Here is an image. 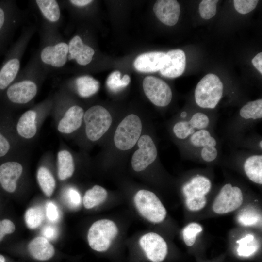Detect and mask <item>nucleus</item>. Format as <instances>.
Instances as JSON below:
<instances>
[{"instance_id": "obj_1", "label": "nucleus", "mask_w": 262, "mask_h": 262, "mask_svg": "<svg viewBox=\"0 0 262 262\" xmlns=\"http://www.w3.org/2000/svg\"><path fill=\"white\" fill-rule=\"evenodd\" d=\"M48 74L35 52L2 94L0 109L13 113L15 110L33 106Z\"/></svg>"}, {"instance_id": "obj_2", "label": "nucleus", "mask_w": 262, "mask_h": 262, "mask_svg": "<svg viewBox=\"0 0 262 262\" xmlns=\"http://www.w3.org/2000/svg\"><path fill=\"white\" fill-rule=\"evenodd\" d=\"M40 43L36 52L38 60L48 74L60 72L68 61V44L59 29L41 23Z\"/></svg>"}, {"instance_id": "obj_3", "label": "nucleus", "mask_w": 262, "mask_h": 262, "mask_svg": "<svg viewBox=\"0 0 262 262\" xmlns=\"http://www.w3.org/2000/svg\"><path fill=\"white\" fill-rule=\"evenodd\" d=\"M53 105V95L39 103L32 106L16 120L11 112L4 111L8 124L18 142L23 146L36 138L42 124L51 114Z\"/></svg>"}, {"instance_id": "obj_4", "label": "nucleus", "mask_w": 262, "mask_h": 262, "mask_svg": "<svg viewBox=\"0 0 262 262\" xmlns=\"http://www.w3.org/2000/svg\"><path fill=\"white\" fill-rule=\"evenodd\" d=\"M53 95V115L56 129L63 136L73 134L82 127L85 111L75 103L69 92L62 86Z\"/></svg>"}, {"instance_id": "obj_5", "label": "nucleus", "mask_w": 262, "mask_h": 262, "mask_svg": "<svg viewBox=\"0 0 262 262\" xmlns=\"http://www.w3.org/2000/svg\"><path fill=\"white\" fill-rule=\"evenodd\" d=\"M37 29L35 23L24 26L18 39L5 53L0 66V98L19 73L23 55Z\"/></svg>"}, {"instance_id": "obj_6", "label": "nucleus", "mask_w": 262, "mask_h": 262, "mask_svg": "<svg viewBox=\"0 0 262 262\" xmlns=\"http://www.w3.org/2000/svg\"><path fill=\"white\" fill-rule=\"evenodd\" d=\"M28 15V11L21 9L16 0H0V56L5 54L15 32Z\"/></svg>"}, {"instance_id": "obj_7", "label": "nucleus", "mask_w": 262, "mask_h": 262, "mask_svg": "<svg viewBox=\"0 0 262 262\" xmlns=\"http://www.w3.org/2000/svg\"><path fill=\"white\" fill-rule=\"evenodd\" d=\"M110 112L104 107L93 105L85 111L82 125L86 139L90 142L100 140L108 131L112 123Z\"/></svg>"}, {"instance_id": "obj_8", "label": "nucleus", "mask_w": 262, "mask_h": 262, "mask_svg": "<svg viewBox=\"0 0 262 262\" xmlns=\"http://www.w3.org/2000/svg\"><path fill=\"white\" fill-rule=\"evenodd\" d=\"M142 122L136 115L126 116L118 124L114 135L115 147L121 151L131 149L141 136Z\"/></svg>"}, {"instance_id": "obj_9", "label": "nucleus", "mask_w": 262, "mask_h": 262, "mask_svg": "<svg viewBox=\"0 0 262 262\" xmlns=\"http://www.w3.org/2000/svg\"><path fill=\"white\" fill-rule=\"evenodd\" d=\"M223 85L216 75H205L197 83L195 91V98L198 106L203 108H214L221 99Z\"/></svg>"}, {"instance_id": "obj_10", "label": "nucleus", "mask_w": 262, "mask_h": 262, "mask_svg": "<svg viewBox=\"0 0 262 262\" xmlns=\"http://www.w3.org/2000/svg\"><path fill=\"white\" fill-rule=\"evenodd\" d=\"M118 233L116 224L109 219L95 222L90 227L87 235L88 242L94 250L104 252L110 248L113 240Z\"/></svg>"}, {"instance_id": "obj_11", "label": "nucleus", "mask_w": 262, "mask_h": 262, "mask_svg": "<svg viewBox=\"0 0 262 262\" xmlns=\"http://www.w3.org/2000/svg\"><path fill=\"white\" fill-rule=\"evenodd\" d=\"M135 206L140 213L153 223L162 222L166 216V211L157 196L152 192L141 189L134 197Z\"/></svg>"}, {"instance_id": "obj_12", "label": "nucleus", "mask_w": 262, "mask_h": 262, "mask_svg": "<svg viewBox=\"0 0 262 262\" xmlns=\"http://www.w3.org/2000/svg\"><path fill=\"white\" fill-rule=\"evenodd\" d=\"M211 186L210 180L202 176L194 177L183 186L182 192L186 207L189 210L197 211L205 206L206 195L210 191Z\"/></svg>"}, {"instance_id": "obj_13", "label": "nucleus", "mask_w": 262, "mask_h": 262, "mask_svg": "<svg viewBox=\"0 0 262 262\" xmlns=\"http://www.w3.org/2000/svg\"><path fill=\"white\" fill-rule=\"evenodd\" d=\"M23 157V154L0 161V185L7 192L12 193L17 189L24 170L21 161Z\"/></svg>"}, {"instance_id": "obj_14", "label": "nucleus", "mask_w": 262, "mask_h": 262, "mask_svg": "<svg viewBox=\"0 0 262 262\" xmlns=\"http://www.w3.org/2000/svg\"><path fill=\"white\" fill-rule=\"evenodd\" d=\"M243 202V195L240 188L227 183L222 187L215 198L213 210L217 214H226L238 209Z\"/></svg>"}, {"instance_id": "obj_15", "label": "nucleus", "mask_w": 262, "mask_h": 262, "mask_svg": "<svg viewBox=\"0 0 262 262\" xmlns=\"http://www.w3.org/2000/svg\"><path fill=\"white\" fill-rule=\"evenodd\" d=\"M143 88L148 99L157 106H166L171 101V89L161 79L152 76L146 77L143 81Z\"/></svg>"}, {"instance_id": "obj_16", "label": "nucleus", "mask_w": 262, "mask_h": 262, "mask_svg": "<svg viewBox=\"0 0 262 262\" xmlns=\"http://www.w3.org/2000/svg\"><path fill=\"white\" fill-rule=\"evenodd\" d=\"M137 144L138 148L132 156L131 164L135 171L140 172L155 161L158 152L153 139L147 134L141 135Z\"/></svg>"}, {"instance_id": "obj_17", "label": "nucleus", "mask_w": 262, "mask_h": 262, "mask_svg": "<svg viewBox=\"0 0 262 262\" xmlns=\"http://www.w3.org/2000/svg\"><path fill=\"white\" fill-rule=\"evenodd\" d=\"M139 246L146 259L151 262H162L168 253L167 243L159 234L149 232L140 239Z\"/></svg>"}, {"instance_id": "obj_18", "label": "nucleus", "mask_w": 262, "mask_h": 262, "mask_svg": "<svg viewBox=\"0 0 262 262\" xmlns=\"http://www.w3.org/2000/svg\"><path fill=\"white\" fill-rule=\"evenodd\" d=\"M23 152V146L14 135L5 114L0 111V161Z\"/></svg>"}, {"instance_id": "obj_19", "label": "nucleus", "mask_w": 262, "mask_h": 262, "mask_svg": "<svg viewBox=\"0 0 262 262\" xmlns=\"http://www.w3.org/2000/svg\"><path fill=\"white\" fill-rule=\"evenodd\" d=\"M29 2L39 14L41 23L59 29L63 17L59 0H34Z\"/></svg>"}, {"instance_id": "obj_20", "label": "nucleus", "mask_w": 262, "mask_h": 262, "mask_svg": "<svg viewBox=\"0 0 262 262\" xmlns=\"http://www.w3.org/2000/svg\"><path fill=\"white\" fill-rule=\"evenodd\" d=\"M68 61H75L77 65L85 67L92 62L95 51L88 43L85 42L79 34L73 36L68 42Z\"/></svg>"}, {"instance_id": "obj_21", "label": "nucleus", "mask_w": 262, "mask_h": 262, "mask_svg": "<svg viewBox=\"0 0 262 262\" xmlns=\"http://www.w3.org/2000/svg\"><path fill=\"white\" fill-rule=\"evenodd\" d=\"M166 59L163 67L160 70L164 77L174 78L181 76L186 66L184 52L180 49L171 50L166 53Z\"/></svg>"}, {"instance_id": "obj_22", "label": "nucleus", "mask_w": 262, "mask_h": 262, "mask_svg": "<svg viewBox=\"0 0 262 262\" xmlns=\"http://www.w3.org/2000/svg\"><path fill=\"white\" fill-rule=\"evenodd\" d=\"M166 59V53L152 51L142 53L134 61V66L138 71L144 73L155 72L164 66Z\"/></svg>"}, {"instance_id": "obj_23", "label": "nucleus", "mask_w": 262, "mask_h": 262, "mask_svg": "<svg viewBox=\"0 0 262 262\" xmlns=\"http://www.w3.org/2000/svg\"><path fill=\"white\" fill-rule=\"evenodd\" d=\"M153 11L163 23L173 26L179 20L180 6L176 0H159L154 5Z\"/></svg>"}, {"instance_id": "obj_24", "label": "nucleus", "mask_w": 262, "mask_h": 262, "mask_svg": "<svg viewBox=\"0 0 262 262\" xmlns=\"http://www.w3.org/2000/svg\"><path fill=\"white\" fill-rule=\"evenodd\" d=\"M60 86L66 88L72 87L79 96L87 98L98 91L100 84L98 81L92 76L82 75L76 77L72 82H66Z\"/></svg>"}, {"instance_id": "obj_25", "label": "nucleus", "mask_w": 262, "mask_h": 262, "mask_svg": "<svg viewBox=\"0 0 262 262\" xmlns=\"http://www.w3.org/2000/svg\"><path fill=\"white\" fill-rule=\"evenodd\" d=\"M57 176L60 180H65L72 176L75 171L74 157L67 148L61 147L56 157Z\"/></svg>"}, {"instance_id": "obj_26", "label": "nucleus", "mask_w": 262, "mask_h": 262, "mask_svg": "<svg viewBox=\"0 0 262 262\" xmlns=\"http://www.w3.org/2000/svg\"><path fill=\"white\" fill-rule=\"evenodd\" d=\"M28 250L34 259L41 261L50 259L55 253L53 246L43 237H37L33 239L28 245Z\"/></svg>"}, {"instance_id": "obj_27", "label": "nucleus", "mask_w": 262, "mask_h": 262, "mask_svg": "<svg viewBox=\"0 0 262 262\" xmlns=\"http://www.w3.org/2000/svg\"><path fill=\"white\" fill-rule=\"evenodd\" d=\"M41 159L43 162L37 170V180L43 192L47 196H50L55 190L56 182L50 169L45 164L43 158L42 157Z\"/></svg>"}, {"instance_id": "obj_28", "label": "nucleus", "mask_w": 262, "mask_h": 262, "mask_svg": "<svg viewBox=\"0 0 262 262\" xmlns=\"http://www.w3.org/2000/svg\"><path fill=\"white\" fill-rule=\"evenodd\" d=\"M246 174L252 181L262 184V155H254L248 157L244 164Z\"/></svg>"}, {"instance_id": "obj_29", "label": "nucleus", "mask_w": 262, "mask_h": 262, "mask_svg": "<svg viewBox=\"0 0 262 262\" xmlns=\"http://www.w3.org/2000/svg\"><path fill=\"white\" fill-rule=\"evenodd\" d=\"M107 192L101 186L96 185L88 190L83 198L84 206L91 209L103 202L107 197Z\"/></svg>"}, {"instance_id": "obj_30", "label": "nucleus", "mask_w": 262, "mask_h": 262, "mask_svg": "<svg viewBox=\"0 0 262 262\" xmlns=\"http://www.w3.org/2000/svg\"><path fill=\"white\" fill-rule=\"evenodd\" d=\"M238 247L236 250L237 255L240 257L248 258L253 256L257 252L259 246L254 241L252 234H247L237 241Z\"/></svg>"}, {"instance_id": "obj_31", "label": "nucleus", "mask_w": 262, "mask_h": 262, "mask_svg": "<svg viewBox=\"0 0 262 262\" xmlns=\"http://www.w3.org/2000/svg\"><path fill=\"white\" fill-rule=\"evenodd\" d=\"M240 116L246 119H257L262 117V99L247 102L240 110Z\"/></svg>"}, {"instance_id": "obj_32", "label": "nucleus", "mask_w": 262, "mask_h": 262, "mask_svg": "<svg viewBox=\"0 0 262 262\" xmlns=\"http://www.w3.org/2000/svg\"><path fill=\"white\" fill-rule=\"evenodd\" d=\"M191 143L196 147L213 146L216 145V140L211 136L206 130H200L192 134L190 138Z\"/></svg>"}, {"instance_id": "obj_33", "label": "nucleus", "mask_w": 262, "mask_h": 262, "mask_svg": "<svg viewBox=\"0 0 262 262\" xmlns=\"http://www.w3.org/2000/svg\"><path fill=\"white\" fill-rule=\"evenodd\" d=\"M43 213L39 207L29 208L25 213V220L27 226L31 229L39 227L43 220Z\"/></svg>"}, {"instance_id": "obj_34", "label": "nucleus", "mask_w": 262, "mask_h": 262, "mask_svg": "<svg viewBox=\"0 0 262 262\" xmlns=\"http://www.w3.org/2000/svg\"><path fill=\"white\" fill-rule=\"evenodd\" d=\"M201 226L196 223H191L187 225L182 231L184 241L188 246H192L196 242L197 235L202 231Z\"/></svg>"}, {"instance_id": "obj_35", "label": "nucleus", "mask_w": 262, "mask_h": 262, "mask_svg": "<svg viewBox=\"0 0 262 262\" xmlns=\"http://www.w3.org/2000/svg\"><path fill=\"white\" fill-rule=\"evenodd\" d=\"M218 0H203L199 5V12L201 17L209 19L213 17L216 12Z\"/></svg>"}, {"instance_id": "obj_36", "label": "nucleus", "mask_w": 262, "mask_h": 262, "mask_svg": "<svg viewBox=\"0 0 262 262\" xmlns=\"http://www.w3.org/2000/svg\"><path fill=\"white\" fill-rule=\"evenodd\" d=\"M173 131L175 136L180 139H185L194 133V129L189 122L186 121L176 123L173 127Z\"/></svg>"}, {"instance_id": "obj_37", "label": "nucleus", "mask_w": 262, "mask_h": 262, "mask_svg": "<svg viewBox=\"0 0 262 262\" xmlns=\"http://www.w3.org/2000/svg\"><path fill=\"white\" fill-rule=\"evenodd\" d=\"M260 219L258 214L250 209H246L241 212L237 217L238 221L244 226L256 225Z\"/></svg>"}, {"instance_id": "obj_38", "label": "nucleus", "mask_w": 262, "mask_h": 262, "mask_svg": "<svg viewBox=\"0 0 262 262\" xmlns=\"http://www.w3.org/2000/svg\"><path fill=\"white\" fill-rule=\"evenodd\" d=\"M65 198L68 205L71 208L78 207L81 202V197L79 192L73 187L65 189L64 193Z\"/></svg>"}, {"instance_id": "obj_39", "label": "nucleus", "mask_w": 262, "mask_h": 262, "mask_svg": "<svg viewBox=\"0 0 262 262\" xmlns=\"http://www.w3.org/2000/svg\"><path fill=\"white\" fill-rule=\"evenodd\" d=\"M258 2L257 0H234L233 4L238 13L246 14L254 9Z\"/></svg>"}, {"instance_id": "obj_40", "label": "nucleus", "mask_w": 262, "mask_h": 262, "mask_svg": "<svg viewBox=\"0 0 262 262\" xmlns=\"http://www.w3.org/2000/svg\"><path fill=\"white\" fill-rule=\"evenodd\" d=\"M189 123L194 129L202 130L206 128L209 124V119L204 114L197 112L192 116Z\"/></svg>"}, {"instance_id": "obj_41", "label": "nucleus", "mask_w": 262, "mask_h": 262, "mask_svg": "<svg viewBox=\"0 0 262 262\" xmlns=\"http://www.w3.org/2000/svg\"><path fill=\"white\" fill-rule=\"evenodd\" d=\"M121 74L118 71H115L111 73L106 81V84L109 89L114 92H117L124 88L120 79Z\"/></svg>"}, {"instance_id": "obj_42", "label": "nucleus", "mask_w": 262, "mask_h": 262, "mask_svg": "<svg viewBox=\"0 0 262 262\" xmlns=\"http://www.w3.org/2000/svg\"><path fill=\"white\" fill-rule=\"evenodd\" d=\"M46 215L49 220L52 222H56L60 219L59 210L53 202L47 203L46 207Z\"/></svg>"}, {"instance_id": "obj_43", "label": "nucleus", "mask_w": 262, "mask_h": 262, "mask_svg": "<svg viewBox=\"0 0 262 262\" xmlns=\"http://www.w3.org/2000/svg\"><path fill=\"white\" fill-rule=\"evenodd\" d=\"M15 230V226L11 220L7 219L0 220V241L5 235L13 233Z\"/></svg>"}, {"instance_id": "obj_44", "label": "nucleus", "mask_w": 262, "mask_h": 262, "mask_svg": "<svg viewBox=\"0 0 262 262\" xmlns=\"http://www.w3.org/2000/svg\"><path fill=\"white\" fill-rule=\"evenodd\" d=\"M202 158L206 162H212L214 160L217 156V150L215 147L205 146L201 151Z\"/></svg>"}, {"instance_id": "obj_45", "label": "nucleus", "mask_w": 262, "mask_h": 262, "mask_svg": "<svg viewBox=\"0 0 262 262\" xmlns=\"http://www.w3.org/2000/svg\"><path fill=\"white\" fill-rule=\"evenodd\" d=\"M42 233L45 238L51 240L55 239L58 234L57 229L51 225L45 226L42 229Z\"/></svg>"}, {"instance_id": "obj_46", "label": "nucleus", "mask_w": 262, "mask_h": 262, "mask_svg": "<svg viewBox=\"0 0 262 262\" xmlns=\"http://www.w3.org/2000/svg\"><path fill=\"white\" fill-rule=\"evenodd\" d=\"M252 63L254 67L262 74V52L258 53L252 60Z\"/></svg>"}, {"instance_id": "obj_47", "label": "nucleus", "mask_w": 262, "mask_h": 262, "mask_svg": "<svg viewBox=\"0 0 262 262\" xmlns=\"http://www.w3.org/2000/svg\"><path fill=\"white\" fill-rule=\"evenodd\" d=\"M121 80L124 86L125 87L129 84L131 78L128 75H125Z\"/></svg>"}, {"instance_id": "obj_48", "label": "nucleus", "mask_w": 262, "mask_h": 262, "mask_svg": "<svg viewBox=\"0 0 262 262\" xmlns=\"http://www.w3.org/2000/svg\"><path fill=\"white\" fill-rule=\"evenodd\" d=\"M187 115V113L185 111L181 112L180 114V116L182 118H185Z\"/></svg>"}, {"instance_id": "obj_49", "label": "nucleus", "mask_w": 262, "mask_h": 262, "mask_svg": "<svg viewBox=\"0 0 262 262\" xmlns=\"http://www.w3.org/2000/svg\"><path fill=\"white\" fill-rule=\"evenodd\" d=\"M0 262H5V259L1 254H0Z\"/></svg>"}, {"instance_id": "obj_50", "label": "nucleus", "mask_w": 262, "mask_h": 262, "mask_svg": "<svg viewBox=\"0 0 262 262\" xmlns=\"http://www.w3.org/2000/svg\"><path fill=\"white\" fill-rule=\"evenodd\" d=\"M262 141H261L260 142V146L261 147V148L262 147Z\"/></svg>"}]
</instances>
